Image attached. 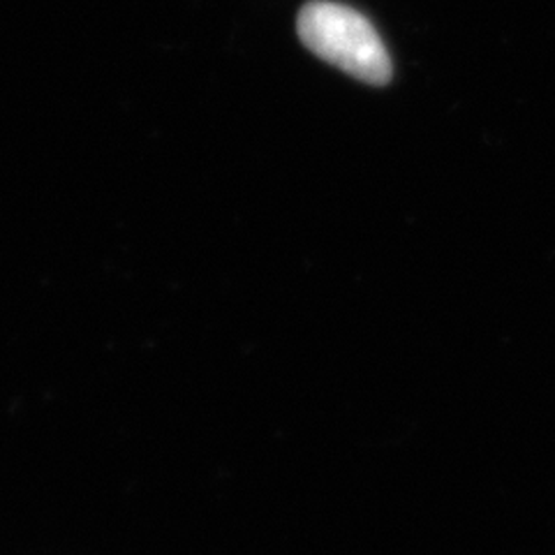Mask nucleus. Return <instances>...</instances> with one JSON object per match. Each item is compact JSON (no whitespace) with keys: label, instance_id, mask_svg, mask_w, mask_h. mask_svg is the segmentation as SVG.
<instances>
[{"label":"nucleus","instance_id":"nucleus-1","mask_svg":"<svg viewBox=\"0 0 555 555\" xmlns=\"http://www.w3.org/2000/svg\"><path fill=\"white\" fill-rule=\"evenodd\" d=\"M301 42L322 61L340 67L363 83L382 86L391 79V61L375 26L334 0H312L297 20Z\"/></svg>","mask_w":555,"mask_h":555}]
</instances>
